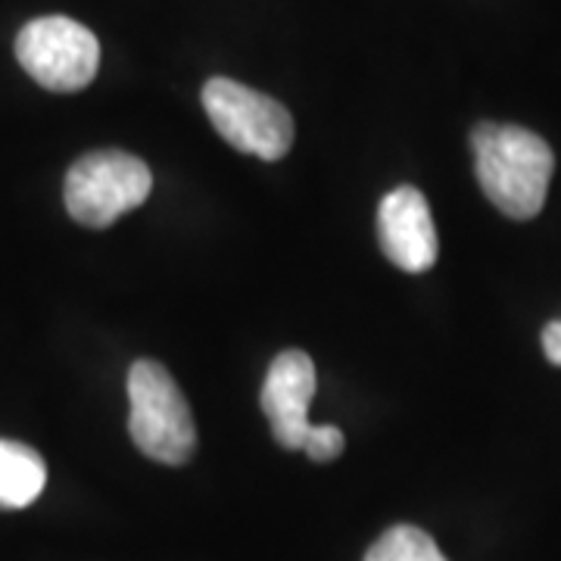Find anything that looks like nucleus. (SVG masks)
I'll use <instances>...</instances> for the list:
<instances>
[{"label": "nucleus", "instance_id": "obj_1", "mask_svg": "<svg viewBox=\"0 0 561 561\" xmlns=\"http://www.w3.org/2000/svg\"><path fill=\"white\" fill-rule=\"evenodd\" d=\"M474 169L486 201L508 219H534L546 203L556 169L552 147L518 125L481 122L471 131Z\"/></svg>", "mask_w": 561, "mask_h": 561}, {"label": "nucleus", "instance_id": "obj_2", "mask_svg": "<svg viewBox=\"0 0 561 561\" xmlns=\"http://www.w3.org/2000/svg\"><path fill=\"white\" fill-rule=\"evenodd\" d=\"M128 434L147 459L184 465L197 449V427L179 381L160 362L140 359L128 371Z\"/></svg>", "mask_w": 561, "mask_h": 561}, {"label": "nucleus", "instance_id": "obj_3", "mask_svg": "<svg viewBox=\"0 0 561 561\" xmlns=\"http://www.w3.org/2000/svg\"><path fill=\"white\" fill-rule=\"evenodd\" d=\"M153 191L147 162L125 150H98L81 157L66 172V209L84 228H110L125 213L138 209Z\"/></svg>", "mask_w": 561, "mask_h": 561}, {"label": "nucleus", "instance_id": "obj_4", "mask_svg": "<svg viewBox=\"0 0 561 561\" xmlns=\"http://www.w3.org/2000/svg\"><path fill=\"white\" fill-rule=\"evenodd\" d=\"M203 110L213 128L234 150L275 162L294 144V119L275 98L247 88L241 81L209 79L203 84Z\"/></svg>", "mask_w": 561, "mask_h": 561}, {"label": "nucleus", "instance_id": "obj_5", "mask_svg": "<svg viewBox=\"0 0 561 561\" xmlns=\"http://www.w3.org/2000/svg\"><path fill=\"white\" fill-rule=\"evenodd\" d=\"M16 60L41 88L76 94L98 76L101 44L81 22L69 16H41L16 35Z\"/></svg>", "mask_w": 561, "mask_h": 561}, {"label": "nucleus", "instance_id": "obj_6", "mask_svg": "<svg viewBox=\"0 0 561 561\" xmlns=\"http://www.w3.org/2000/svg\"><path fill=\"white\" fill-rule=\"evenodd\" d=\"M378 238L387 260L409 275L434 268L440 256V241L431 206L419 187H397L378 209Z\"/></svg>", "mask_w": 561, "mask_h": 561}, {"label": "nucleus", "instance_id": "obj_7", "mask_svg": "<svg viewBox=\"0 0 561 561\" xmlns=\"http://www.w3.org/2000/svg\"><path fill=\"white\" fill-rule=\"evenodd\" d=\"M316 397V365L302 350H284L268 365L262 383V412L275 440L284 449H302L306 434L312 427L309 405Z\"/></svg>", "mask_w": 561, "mask_h": 561}, {"label": "nucleus", "instance_id": "obj_8", "mask_svg": "<svg viewBox=\"0 0 561 561\" xmlns=\"http://www.w3.org/2000/svg\"><path fill=\"white\" fill-rule=\"evenodd\" d=\"M47 483V465L32 446L0 440V508H25Z\"/></svg>", "mask_w": 561, "mask_h": 561}, {"label": "nucleus", "instance_id": "obj_9", "mask_svg": "<svg viewBox=\"0 0 561 561\" xmlns=\"http://www.w3.org/2000/svg\"><path fill=\"white\" fill-rule=\"evenodd\" d=\"M365 561H446V556L421 527L397 524L365 552Z\"/></svg>", "mask_w": 561, "mask_h": 561}, {"label": "nucleus", "instance_id": "obj_10", "mask_svg": "<svg viewBox=\"0 0 561 561\" xmlns=\"http://www.w3.org/2000/svg\"><path fill=\"white\" fill-rule=\"evenodd\" d=\"M343 446L346 440H343L341 427H334V424H312L306 434V443H302L306 456L312 461H334L343 453Z\"/></svg>", "mask_w": 561, "mask_h": 561}, {"label": "nucleus", "instance_id": "obj_11", "mask_svg": "<svg viewBox=\"0 0 561 561\" xmlns=\"http://www.w3.org/2000/svg\"><path fill=\"white\" fill-rule=\"evenodd\" d=\"M542 353H546V359L552 362V365L561 368V319L549 321L542 328Z\"/></svg>", "mask_w": 561, "mask_h": 561}]
</instances>
